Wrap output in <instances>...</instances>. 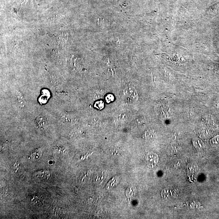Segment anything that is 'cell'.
Instances as JSON below:
<instances>
[{
    "label": "cell",
    "instance_id": "3",
    "mask_svg": "<svg viewBox=\"0 0 219 219\" xmlns=\"http://www.w3.org/2000/svg\"><path fill=\"white\" fill-rule=\"evenodd\" d=\"M193 144L195 148L198 150H201L204 148V145L203 142L198 138H195L192 140Z\"/></svg>",
    "mask_w": 219,
    "mask_h": 219
},
{
    "label": "cell",
    "instance_id": "5",
    "mask_svg": "<svg viewBox=\"0 0 219 219\" xmlns=\"http://www.w3.org/2000/svg\"><path fill=\"white\" fill-rule=\"evenodd\" d=\"M210 144L212 145H218L219 144V135L212 139L210 140Z\"/></svg>",
    "mask_w": 219,
    "mask_h": 219
},
{
    "label": "cell",
    "instance_id": "2",
    "mask_svg": "<svg viewBox=\"0 0 219 219\" xmlns=\"http://www.w3.org/2000/svg\"><path fill=\"white\" fill-rule=\"evenodd\" d=\"M36 123L37 127L41 129H44L48 126L47 120L44 116H40L36 118Z\"/></svg>",
    "mask_w": 219,
    "mask_h": 219
},
{
    "label": "cell",
    "instance_id": "1",
    "mask_svg": "<svg viewBox=\"0 0 219 219\" xmlns=\"http://www.w3.org/2000/svg\"><path fill=\"white\" fill-rule=\"evenodd\" d=\"M146 161L149 166H155L158 161V157L156 154L150 153L147 155L146 157Z\"/></svg>",
    "mask_w": 219,
    "mask_h": 219
},
{
    "label": "cell",
    "instance_id": "4",
    "mask_svg": "<svg viewBox=\"0 0 219 219\" xmlns=\"http://www.w3.org/2000/svg\"><path fill=\"white\" fill-rule=\"evenodd\" d=\"M41 156V151L40 149H37L34 152H33L32 154V158L34 159H38L39 158V156Z\"/></svg>",
    "mask_w": 219,
    "mask_h": 219
},
{
    "label": "cell",
    "instance_id": "6",
    "mask_svg": "<svg viewBox=\"0 0 219 219\" xmlns=\"http://www.w3.org/2000/svg\"><path fill=\"white\" fill-rule=\"evenodd\" d=\"M18 99L19 100V102L20 103V104H21L22 105H24L25 102V101H24V98L23 97V96H22L21 93H18V95L17 96Z\"/></svg>",
    "mask_w": 219,
    "mask_h": 219
},
{
    "label": "cell",
    "instance_id": "7",
    "mask_svg": "<svg viewBox=\"0 0 219 219\" xmlns=\"http://www.w3.org/2000/svg\"><path fill=\"white\" fill-rule=\"evenodd\" d=\"M113 99H114V97L111 95H109L107 97V101H109V102H110V101H113Z\"/></svg>",
    "mask_w": 219,
    "mask_h": 219
}]
</instances>
